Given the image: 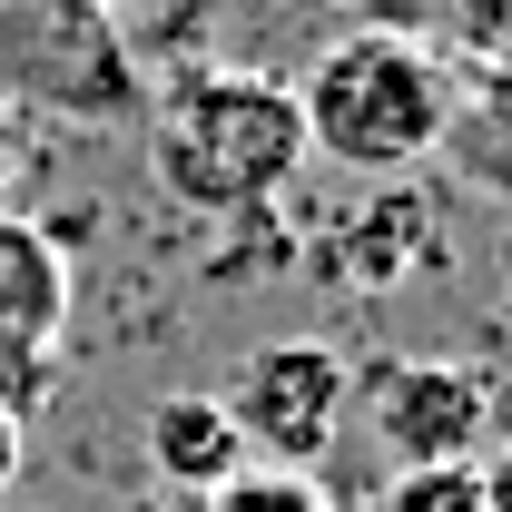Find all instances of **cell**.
Wrapping results in <instances>:
<instances>
[{
    "label": "cell",
    "mask_w": 512,
    "mask_h": 512,
    "mask_svg": "<svg viewBox=\"0 0 512 512\" xmlns=\"http://www.w3.org/2000/svg\"><path fill=\"white\" fill-rule=\"evenodd\" d=\"M148 178L188 217H256L296 188L306 168V119L296 79L237 60H178L148 89Z\"/></svg>",
    "instance_id": "1"
},
{
    "label": "cell",
    "mask_w": 512,
    "mask_h": 512,
    "mask_svg": "<svg viewBox=\"0 0 512 512\" xmlns=\"http://www.w3.org/2000/svg\"><path fill=\"white\" fill-rule=\"evenodd\" d=\"M453 60L434 40L394 30V20H365L345 40H325L316 69L296 79V119H306V158H335L345 178H414L424 158H444L453 138Z\"/></svg>",
    "instance_id": "2"
},
{
    "label": "cell",
    "mask_w": 512,
    "mask_h": 512,
    "mask_svg": "<svg viewBox=\"0 0 512 512\" xmlns=\"http://www.w3.org/2000/svg\"><path fill=\"white\" fill-rule=\"evenodd\" d=\"M0 99L69 109V119H138L148 109L119 20L69 10V0H0Z\"/></svg>",
    "instance_id": "3"
},
{
    "label": "cell",
    "mask_w": 512,
    "mask_h": 512,
    "mask_svg": "<svg viewBox=\"0 0 512 512\" xmlns=\"http://www.w3.org/2000/svg\"><path fill=\"white\" fill-rule=\"evenodd\" d=\"M227 414L247 434V463H276V473H316L345 414H355V365L325 345V335H276L256 345L237 384H227Z\"/></svg>",
    "instance_id": "4"
},
{
    "label": "cell",
    "mask_w": 512,
    "mask_h": 512,
    "mask_svg": "<svg viewBox=\"0 0 512 512\" xmlns=\"http://www.w3.org/2000/svg\"><path fill=\"white\" fill-rule=\"evenodd\" d=\"M355 404L375 424L384 463H473L493 434V384L444 355H394L375 375H355Z\"/></svg>",
    "instance_id": "5"
},
{
    "label": "cell",
    "mask_w": 512,
    "mask_h": 512,
    "mask_svg": "<svg viewBox=\"0 0 512 512\" xmlns=\"http://www.w3.org/2000/svg\"><path fill=\"white\" fill-rule=\"evenodd\" d=\"M69 335V256L40 217L0 207V404H40Z\"/></svg>",
    "instance_id": "6"
},
{
    "label": "cell",
    "mask_w": 512,
    "mask_h": 512,
    "mask_svg": "<svg viewBox=\"0 0 512 512\" xmlns=\"http://www.w3.org/2000/svg\"><path fill=\"white\" fill-rule=\"evenodd\" d=\"M148 473L168 483V493H217V483H237L247 473V434H237V414H227V394H158L148 404Z\"/></svg>",
    "instance_id": "7"
},
{
    "label": "cell",
    "mask_w": 512,
    "mask_h": 512,
    "mask_svg": "<svg viewBox=\"0 0 512 512\" xmlns=\"http://www.w3.org/2000/svg\"><path fill=\"white\" fill-rule=\"evenodd\" d=\"M404 237H424V197L384 188L365 217H355V247H345V266H355V286H394L404 266H414V247Z\"/></svg>",
    "instance_id": "8"
},
{
    "label": "cell",
    "mask_w": 512,
    "mask_h": 512,
    "mask_svg": "<svg viewBox=\"0 0 512 512\" xmlns=\"http://www.w3.org/2000/svg\"><path fill=\"white\" fill-rule=\"evenodd\" d=\"M365 512H483V453L473 463H394Z\"/></svg>",
    "instance_id": "9"
},
{
    "label": "cell",
    "mask_w": 512,
    "mask_h": 512,
    "mask_svg": "<svg viewBox=\"0 0 512 512\" xmlns=\"http://www.w3.org/2000/svg\"><path fill=\"white\" fill-rule=\"evenodd\" d=\"M197 512H325L316 473H276V463H256L237 483H217V493H197Z\"/></svg>",
    "instance_id": "10"
},
{
    "label": "cell",
    "mask_w": 512,
    "mask_h": 512,
    "mask_svg": "<svg viewBox=\"0 0 512 512\" xmlns=\"http://www.w3.org/2000/svg\"><path fill=\"white\" fill-rule=\"evenodd\" d=\"M453 40H463L483 69L512 79V0H453Z\"/></svg>",
    "instance_id": "11"
},
{
    "label": "cell",
    "mask_w": 512,
    "mask_h": 512,
    "mask_svg": "<svg viewBox=\"0 0 512 512\" xmlns=\"http://www.w3.org/2000/svg\"><path fill=\"white\" fill-rule=\"evenodd\" d=\"M20 463H30V414H20V404H0V503L20 493Z\"/></svg>",
    "instance_id": "12"
},
{
    "label": "cell",
    "mask_w": 512,
    "mask_h": 512,
    "mask_svg": "<svg viewBox=\"0 0 512 512\" xmlns=\"http://www.w3.org/2000/svg\"><path fill=\"white\" fill-rule=\"evenodd\" d=\"M483 512H512V434L483 453Z\"/></svg>",
    "instance_id": "13"
},
{
    "label": "cell",
    "mask_w": 512,
    "mask_h": 512,
    "mask_svg": "<svg viewBox=\"0 0 512 512\" xmlns=\"http://www.w3.org/2000/svg\"><path fill=\"white\" fill-rule=\"evenodd\" d=\"M10 168H20V109L0 99V178H10Z\"/></svg>",
    "instance_id": "14"
},
{
    "label": "cell",
    "mask_w": 512,
    "mask_h": 512,
    "mask_svg": "<svg viewBox=\"0 0 512 512\" xmlns=\"http://www.w3.org/2000/svg\"><path fill=\"white\" fill-rule=\"evenodd\" d=\"M69 10H99V20H119V10H128V0H69Z\"/></svg>",
    "instance_id": "15"
},
{
    "label": "cell",
    "mask_w": 512,
    "mask_h": 512,
    "mask_svg": "<svg viewBox=\"0 0 512 512\" xmlns=\"http://www.w3.org/2000/svg\"><path fill=\"white\" fill-rule=\"evenodd\" d=\"M325 512H365V503H325Z\"/></svg>",
    "instance_id": "16"
}]
</instances>
